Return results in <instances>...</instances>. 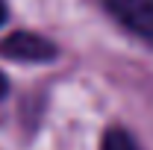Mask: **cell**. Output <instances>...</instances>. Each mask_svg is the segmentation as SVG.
<instances>
[{"label": "cell", "instance_id": "cell-4", "mask_svg": "<svg viewBox=\"0 0 153 150\" xmlns=\"http://www.w3.org/2000/svg\"><path fill=\"white\" fill-rule=\"evenodd\" d=\"M6 91H9V79H6V76L0 74V100L6 97Z\"/></svg>", "mask_w": 153, "mask_h": 150}, {"label": "cell", "instance_id": "cell-1", "mask_svg": "<svg viewBox=\"0 0 153 150\" xmlns=\"http://www.w3.org/2000/svg\"><path fill=\"white\" fill-rule=\"evenodd\" d=\"M103 3L127 30L153 44V0H103Z\"/></svg>", "mask_w": 153, "mask_h": 150}, {"label": "cell", "instance_id": "cell-5", "mask_svg": "<svg viewBox=\"0 0 153 150\" xmlns=\"http://www.w3.org/2000/svg\"><path fill=\"white\" fill-rule=\"evenodd\" d=\"M3 21H6V3L0 0V24H3Z\"/></svg>", "mask_w": 153, "mask_h": 150}, {"label": "cell", "instance_id": "cell-3", "mask_svg": "<svg viewBox=\"0 0 153 150\" xmlns=\"http://www.w3.org/2000/svg\"><path fill=\"white\" fill-rule=\"evenodd\" d=\"M100 150H141V144H138V141H135L127 130L112 127V130H106V135H103Z\"/></svg>", "mask_w": 153, "mask_h": 150}, {"label": "cell", "instance_id": "cell-2", "mask_svg": "<svg viewBox=\"0 0 153 150\" xmlns=\"http://www.w3.org/2000/svg\"><path fill=\"white\" fill-rule=\"evenodd\" d=\"M0 56L15 62H47L56 56V44L33 33H12L0 41Z\"/></svg>", "mask_w": 153, "mask_h": 150}]
</instances>
